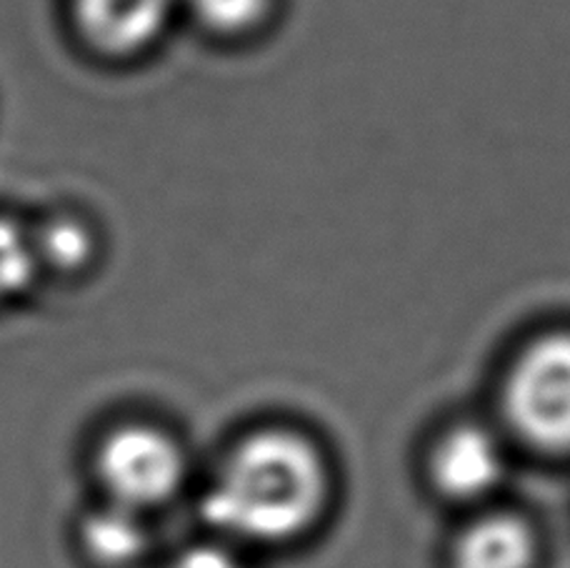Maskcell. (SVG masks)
Here are the masks:
<instances>
[{"instance_id":"10","label":"cell","mask_w":570,"mask_h":568,"mask_svg":"<svg viewBox=\"0 0 570 568\" xmlns=\"http://www.w3.org/2000/svg\"><path fill=\"white\" fill-rule=\"evenodd\" d=\"M193 10L218 33H243L268 16L271 0H190Z\"/></svg>"},{"instance_id":"6","label":"cell","mask_w":570,"mask_h":568,"mask_svg":"<svg viewBox=\"0 0 570 568\" xmlns=\"http://www.w3.org/2000/svg\"><path fill=\"white\" fill-rule=\"evenodd\" d=\"M538 541L515 513H488L458 536L453 568H533Z\"/></svg>"},{"instance_id":"3","label":"cell","mask_w":570,"mask_h":568,"mask_svg":"<svg viewBox=\"0 0 570 568\" xmlns=\"http://www.w3.org/2000/svg\"><path fill=\"white\" fill-rule=\"evenodd\" d=\"M98 473L114 503L140 513L176 496L186 476V459L160 429L124 425L100 445Z\"/></svg>"},{"instance_id":"1","label":"cell","mask_w":570,"mask_h":568,"mask_svg":"<svg viewBox=\"0 0 570 568\" xmlns=\"http://www.w3.org/2000/svg\"><path fill=\"white\" fill-rule=\"evenodd\" d=\"M328 499L323 456L301 433L266 429L243 439L203 499V516L240 541L281 543L308 531Z\"/></svg>"},{"instance_id":"2","label":"cell","mask_w":570,"mask_h":568,"mask_svg":"<svg viewBox=\"0 0 570 568\" xmlns=\"http://www.w3.org/2000/svg\"><path fill=\"white\" fill-rule=\"evenodd\" d=\"M505 419L541 453H570V333H548L523 349L503 389Z\"/></svg>"},{"instance_id":"9","label":"cell","mask_w":570,"mask_h":568,"mask_svg":"<svg viewBox=\"0 0 570 568\" xmlns=\"http://www.w3.org/2000/svg\"><path fill=\"white\" fill-rule=\"evenodd\" d=\"M38 261H48L50 266L73 271L90 258V233L73 218L50 221L48 226L33 236Z\"/></svg>"},{"instance_id":"4","label":"cell","mask_w":570,"mask_h":568,"mask_svg":"<svg viewBox=\"0 0 570 568\" xmlns=\"http://www.w3.org/2000/svg\"><path fill=\"white\" fill-rule=\"evenodd\" d=\"M428 471H431L433 486L445 499H483L503 479V449L485 425L458 423L438 439Z\"/></svg>"},{"instance_id":"5","label":"cell","mask_w":570,"mask_h":568,"mask_svg":"<svg viewBox=\"0 0 570 568\" xmlns=\"http://www.w3.org/2000/svg\"><path fill=\"white\" fill-rule=\"evenodd\" d=\"M176 0H76L83 36L106 53H136L166 28Z\"/></svg>"},{"instance_id":"11","label":"cell","mask_w":570,"mask_h":568,"mask_svg":"<svg viewBox=\"0 0 570 568\" xmlns=\"http://www.w3.org/2000/svg\"><path fill=\"white\" fill-rule=\"evenodd\" d=\"M170 568H243V566L230 551L208 543V546H193V549L183 551Z\"/></svg>"},{"instance_id":"7","label":"cell","mask_w":570,"mask_h":568,"mask_svg":"<svg viewBox=\"0 0 570 568\" xmlns=\"http://www.w3.org/2000/svg\"><path fill=\"white\" fill-rule=\"evenodd\" d=\"M80 539L86 551L104 566L134 564L148 549V531L140 513L118 503L90 513L80 529Z\"/></svg>"},{"instance_id":"8","label":"cell","mask_w":570,"mask_h":568,"mask_svg":"<svg viewBox=\"0 0 570 568\" xmlns=\"http://www.w3.org/2000/svg\"><path fill=\"white\" fill-rule=\"evenodd\" d=\"M38 253L33 236L18 223L0 218V301L23 291L36 273Z\"/></svg>"}]
</instances>
